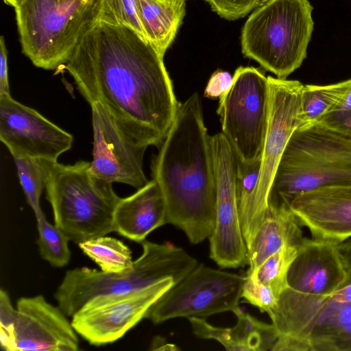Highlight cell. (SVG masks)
Here are the masks:
<instances>
[{"instance_id": "6da1fadb", "label": "cell", "mask_w": 351, "mask_h": 351, "mask_svg": "<svg viewBox=\"0 0 351 351\" xmlns=\"http://www.w3.org/2000/svg\"><path fill=\"white\" fill-rule=\"evenodd\" d=\"M163 58L133 29L99 21L63 68L90 105L98 102L138 141L160 146L179 104Z\"/></svg>"}, {"instance_id": "7a4b0ae2", "label": "cell", "mask_w": 351, "mask_h": 351, "mask_svg": "<svg viewBox=\"0 0 351 351\" xmlns=\"http://www.w3.org/2000/svg\"><path fill=\"white\" fill-rule=\"evenodd\" d=\"M152 171L165 198L167 223L182 230L192 244L209 238L215 221V169L197 93L179 102Z\"/></svg>"}, {"instance_id": "3957f363", "label": "cell", "mask_w": 351, "mask_h": 351, "mask_svg": "<svg viewBox=\"0 0 351 351\" xmlns=\"http://www.w3.org/2000/svg\"><path fill=\"white\" fill-rule=\"evenodd\" d=\"M141 244L142 254L125 271L107 273L86 267L68 270L54 295L60 308L72 317L95 298L134 293L167 279L175 285L198 265L194 257L171 243L144 240Z\"/></svg>"}, {"instance_id": "277c9868", "label": "cell", "mask_w": 351, "mask_h": 351, "mask_svg": "<svg viewBox=\"0 0 351 351\" xmlns=\"http://www.w3.org/2000/svg\"><path fill=\"white\" fill-rule=\"evenodd\" d=\"M351 184V137L322 123L298 128L278 165L269 205L289 206L317 188Z\"/></svg>"}, {"instance_id": "5b68a950", "label": "cell", "mask_w": 351, "mask_h": 351, "mask_svg": "<svg viewBox=\"0 0 351 351\" xmlns=\"http://www.w3.org/2000/svg\"><path fill=\"white\" fill-rule=\"evenodd\" d=\"M104 0H21L14 8L22 52L34 66L64 67L101 19Z\"/></svg>"}, {"instance_id": "8992f818", "label": "cell", "mask_w": 351, "mask_h": 351, "mask_svg": "<svg viewBox=\"0 0 351 351\" xmlns=\"http://www.w3.org/2000/svg\"><path fill=\"white\" fill-rule=\"evenodd\" d=\"M308 0H267L241 29L243 55L276 77L287 79L307 56L314 21Z\"/></svg>"}, {"instance_id": "52a82bcc", "label": "cell", "mask_w": 351, "mask_h": 351, "mask_svg": "<svg viewBox=\"0 0 351 351\" xmlns=\"http://www.w3.org/2000/svg\"><path fill=\"white\" fill-rule=\"evenodd\" d=\"M90 162L56 163L46 184L54 224L80 243L114 231L113 215L121 197L112 183L91 173Z\"/></svg>"}, {"instance_id": "ba28073f", "label": "cell", "mask_w": 351, "mask_h": 351, "mask_svg": "<svg viewBox=\"0 0 351 351\" xmlns=\"http://www.w3.org/2000/svg\"><path fill=\"white\" fill-rule=\"evenodd\" d=\"M267 314L278 334L272 351H351V303L287 287Z\"/></svg>"}, {"instance_id": "9c48e42d", "label": "cell", "mask_w": 351, "mask_h": 351, "mask_svg": "<svg viewBox=\"0 0 351 351\" xmlns=\"http://www.w3.org/2000/svg\"><path fill=\"white\" fill-rule=\"evenodd\" d=\"M269 90L268 125L261 157L258 182L248 211L241 221L247 250L269 210L272 181L293 132L300 125L301 95L304 84L298 80L267 76Z\"/></svg>"}, {"instance_id": "30bf717a", "label": "cell", "mask_w": 351, "mask_h": 351, "mask_svg": "<svg viewBox=\"0 0 351 351\" xmlns=\"http://www.w3.org/2000/svg\"><path fill=\"white\" fill-rule=\"evenodd\" d=\"M269 108L267 77L260 69L239 66L230 89L220 98L217 113L221 133L241 162L261 158Z\"/></svg>"}, {"instance_id": "8fae6325", "label": "cell", "mask_w": 351, "mask_h": 351, "mask_svg": "<svg viewBox=\"0 0 351 351\" xmlns=\"http://www.w3.org/2000/svg\"><path fill=\"white\" fill-rule=\"evenodd\" d=\"M244 277L197 265L149 308L145 318L158 324L177 317L204 318L227 311L236 314L241 309Z\"/></svg>"}, {"instance_id": "7c38bea8", "label": "cell", "mask_w": 351, "mask_h": 351, "mask_svg": "<svg viewBox=\"0 0 351 351\" xmlns=\"http://www.w3.org/2000/svg\"><path fill=\"white\" fill-rule=\"evenodd\" d=\"M216 181L215 221L209 237L210 258L222 268L247 263L239 210V159L222 133L212 136Z\"/></svg>"}, {"instance_id": "4fadbf2b", "label": "cell", "mask_w": 351, "mask_h": 351, "mask_svg": "<svg viewBox=\"0 0 351 351\" xmlns=\"http://www.w3.org/2000/svg\"><path fill=\"white\" fill-rule=\"evenodd\" d=\"M173 285L167 279L134 293L95 298L72 316L71 324L91 345L112 343L145 318L149 308Z\"/></svg>"}, {"instance_id": "5bb4252c", "label": "cell", "mask_w": 351, "mask_h": 351, "mask_svg": "<svg viewBox=\"0 0 351 351\" xmlns=\"http://www.w3.org/2000/svg\"><path fill=\"white\" fill-rule=\"evenodd\" d=\"M90 106L93 149L90 171L108 182L143 187L149 182L143 167L149 146L130 134L100 104Z\"/></svg>"}, {"instance_id": "9a60e30c", "label": "cell", "mask_w": 351, "mask_h": 351, "mask_svg": "<svg viewBox=\"0 0 351 351\" xmlns=\"http://www.w3.org/2000/svg\"><path fill=\"white\" fill-rule=\"evenodd\" d=\"M0 140L13 158L29 157L56 162L69 150L73 136L36 110L0 95Z\"/></svg>"}, {"instance_id": "2e32d148", "label": "cell", "mask_w": 351, "mask_h": 351, "mask_svg": "<svg viewBox=\"0 0 351 351\" xmlns=\"http://www.w3.org/2000/svg\"><path fill=\"white\" fill-rule=\"evenodd\" d=\"M16 351H76L77 332L60 308L38 295L17 302Z\"/></svg>"}, {"instance_id": "e0dca14e", "label": "cell", "mask_w": 351, "mask_h": 351, "mask_svg": "<svg viewBox=\"0 0 351 351\" xmlns=\"http://www.w3.org/2000/svg\"><path fill=\"white\" fill-rule=\"evenodd\" d=\"M289 206L313 239L339 244L351 237V184L305 192Z\"/></svg>"}, {"instance_id": "ac0fdd59", "label": "cell", "mask_w": 351, "mask_h": 351, "mask_svg": "<svg viewBox=\"0 0 351 351\" xmlns=\"http://www.w3.org/2000/svg\"><path fill=\"white\" fill-rule=\"evenodd\" d=\"M347 281L348 274L338 244L304 237L287 272L288 287L302 294L322 298Z\"/></svg>"}, {"instance_id": "d6986e66", "label": "cell", "mask_w": 351, "mask_h": 351, "mask_svg": "<svg viewBox=\"0 0 351 351\" xmlns=\"http://www.w3.org/2000/svg\"><path fill=\"white\" fill-rule=\"evenodd\" d=\"M167 223V209L158 183L152 180L132 195L120 198L113 215L114 231L137 243Z\"/></svg>"}, {"instance_id": "ffe728a7", "label": "cell", "mask_w": 351, "mask_h": 351, "mask_svg": "<svg viewBox=\"0 0 351 351\" xmlns=\"http://www.w3.org/2000/svg\"><path fill=\"white\" fill-rule=\"evenodd\" d=\"M235 315L234 326H215L204 318H189L193 332L201 339H213L219 342L227 350L266 351L271 350L276 343L278 334L273 324L260 321L240 309Z\"/></svg>"}, {"instance_id": "44dd1931", "label": "cell", "mask_w": 351, "mask_h": 351, "mask_svg": "<svg viewBox=\"0 0 351 351\" xmlns=\"http://www.w3.org/2000/svg\"><path fill=\"white\" fill-rule=\"evenodd\" d=\"M297 217L285 204H269L267 214L247 250L249 269L255 272L270 256L285 246H300L304 237Z\"/></svg>"}, {"instance_id": "7402d4cb", "label": "cell", "mask_w": 351, "mask_h": 351, "mask_svg": "<svg viewBox=\"0 0 351 351\" xmlns=\"http://www.w3.org/2000/svg\"><path fill=\"white\" fill-rule=\"evenodd\" d=\"M147 39L164 56L175 40L186 14L182 0H136Z\"/></svg>"}, {"instance_id": "603a6c76", "label": "cell", "mask_w": 351, "mask_h": 351, "mask_svg": "<svg viewBox=\"0 0 351 351\" xmlns=\"http://www.w3.org/2000/svg\"><path fill=\"white\" fill-rule=\"evenodd\" d=\"M350 86L351 78L328 85H304L300 127L318 123L334 110L344 99Z\"/></svg>"}, {"instance_id": "cb8c5ba5", "label": "cell", "mask_w": 351, "mask_h": 351, "mask_svg": "<svg viewBox=\"0 0 351 351\" xmlns=\"http://www.w3.org/2000/svg\"><path fill=\"white\" fill-rule=\"evenodd\" d=\"M78 245L104 272H121L133 265L130 250L117 239L104 235L82 242Z\"/></svg>"}, {"instance_id": "d4e9b609", "label": "cell", "mask_w": 351, "mask_h": 351, "mask_svg": "<svg viewBox=\"0 0 351 351\" xmlns=\"http://www.w3.org/2000/svg\"><path fill=\"white\" fill-rule=\"evenodd\" d=\"M14 159L27 201L35 217H38L44 213L40 205V196L58 161L29 157H16Z\"/></svg>"}, {"instance_id": "484cf974", "label": "cell", "mask_w": 351, "mask_h": 351, "mask_svg": "<svg viewBox=\"0 0 351 351\" xmlns=\"http://www.w3.org/2000/svg\"><path fill=\"white\" fill-rule=\"evenodd\" d=\"M40 254L44 260L56 267L66 265L71 258L70 239L55 224L49 223L44 213L36 217Z\"/></svg>"}, {"instance_id": "4316f807", "label": "cell", "mask_w": 351, "mask_h": 351, "mask_svg": "<svg viewBox=\"0 0 351 351\" xmlns=\"http://www.w3.org/2000/svg\"><path fill=\"white\" fill-rule=\"evenodd\" d=\"M299 246H285L267 258L256 270L258 280L271 288L278 298L287 288V275Z\"/></svg>"}, {"instance_id": "83f0119b", "label": "cell", "mask_w": 351, "mask_h": 351, "mask_svg": "<svg viewBox=\"0 0 351 351\" xmlns=\"http://www.w3.org/2000/svg\"><path fill=\"white\" fill-rule=\"evenodd\" d=\"M101 21L128 26L147 40L139 19L136 0H104Z\"/></svg>"}, {"instance_id": "f1b7e54d", "label": "cell", "mask_w": 351, "mask_h": 351, "mask_svg": "<svg viewBox=\"0 0 351 351\" xmlns=\"http://www.w3.org/2000/svg\"><path fill=\"white\" fill-rule=\"evenodd\" d=\"M261 158L252 162H241L239 160L237 189L240 221L245 217L258 182Z\"/></svg>"}, {"instance_id": "f546056e", "label": "cell", "mask_w": 351, "mask_h": 351, "mask_svg": "<svg viewBox=\"0 0 351 351\" xmlns=\"http://www.w3.org/2000/svg\"><path fill=\"white\" fill-rule=\"evenodd\" d=\"M241 298L267 313L276 306L278 300L271 288L261 282L255 273H247L244 277Z\"/></svg>"}, {"instance_id": "4dcf8cb0", "label": "cell", "mask_w": 351, "mask_h": 351, "mask_svg": "<svg viewBox=\"0 0 351 351\" xmlns=\"http://www.w3.org/2000/svg\"><path fill=\"white\" fill-rule=\"evenodd\" d=\"M17 309L12 306L6 291L0 290V343L5 351H16L15 323Z\"/></svg>"}, {"instance_id": "1f68e13d", "label": "cell", "mask_w": 351, "mask_h": 351, "mask_svg": "<svg viewBox=\"0 0 351 351\" xmlns=\"http://www.w3.org/2000/svg\"><path fill=\"white\" fill-rule=\"evenodd\" d=\"M220 17L235 21L247 15L267 0H205Z\"/></svg>"}, {"instance_id": "d6a6232c", "label": "cell", "mask_w": 351, "mask_h": 351, "mask_svg": "<svg viewBox=\"0 0 351 351\" xmlns=\"http://www.w3.org/2000/svg\"><path fill=\"white\" fill-rule=\"evenodd\" d=\"M319 123L351 137V86L341 102Z\"/></svg>"}, {"instance_id": "836d02e7", "label": "cell", "mask_w": 351, "mask_h": 351, "mask_svg": "<svg viewBox=\"0 0 351 351\" xmlns=\"http://www.w3.org/2000/svg\"><path fill=\"white\" fill-rule=\"evenodd\" d=\"M233 76L222 70L215 71L210 76L204 96L210 99L220 98L232 86Z\"/></svg>"}, {"instance_id": "e575fe53", "label": "cell", "mask_w": 351, "mask_h": 351, "mask_svg": "<svg viewBox=\"0 0 351 351\" xmlns=\"http://www.w3.org/2000/svg\"><path fill=\"white\" fill-rule=\"evenodd\" d=\"M10 95L8 82V54L5 40L0 38V95Z\"/></svg>"}, {"instance_id": "d590c367", "label": "cell", "mask_w": 351, "mask_h": 351, "mask_svg": "<svg viewBox=\"0 0 351 351\" xmlns=\"http://www.w3.org/2000/svg\"><path fill=\"white\" fill-rule=\"evenodd\" d=\"M338 250L348 274V284L351 282V240L338 244Z\"/></svg>"}, {"instance_id": "8d00e7d4", "label": "cell", "mask_w": 351, "mask_h": 351, "mask_svg": "<svg viewBox=\"0 0 351 351\" xmlns=\"http://www.w3.org/2000/svg\"><path fill=\"white\" fill-rule=\"evenodd\" d=\"M327 297L333 302L351 303V282L343 285Z\"/></svg>"}, {"instance_id": "74e56055", "label": "cell", "mask_w": 351, "mask_h": 351, "mask_svg": "<svg viewBox=\"0 0 351 351\" xmlns=\"http://www.w3.org/2000/svg\"><path fill=\"white\" fill-rule=\"evenodd\" d=\"M5 3L7 4L13 6L15 8L21 0H3Z\"/></svg>"}, {"instance_id": "f35d334b", "label": "cell", "mask_w": 351, "mask_h": 351, "mask_svg": "<svg viewBox=\"0 0 351 351\" xmlns=\"http://www.w3.org/2000/svg\"><path fill=\"white\" fill-rule=\"evenodd\" d=\"M182 1H186V0H182Z\"/></svg>"}]
</instances>
